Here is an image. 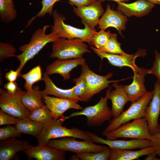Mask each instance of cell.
<instances>
[{"label": "cell", "instance_id": "24", "mask_svg": "<svg viewBox=\"0 0 160 160\" xmlns=\"http://www.w3.org/2000/svg\"><path fill=\"white\" fill-rule=\"evenodd\" d=\"M111 149L108 160H133L156 152L155 149L151 146L138 151Z\"/></svg>", "mask_w": 160, "mask_h": 160}, {"label": "cell", "instance_id": "7", "mask_svg": "<svg viewBox=\"0 0 160 160\" xmlns=\"http://www.w3.org/2000/svg\"><path fill=\"white\" fill-rule=\"evenodd\" d=\"M108 91L104 97H101L99 101L94 105L87 107L82 110L73 112L65 116V120L70 118L84 115L87 118V125L90 127L102 126L106 121H110L112 117L111 110L107 105Z\"/></svg>", "mask_w": 160, "mask_h": 160}, {"label": "cell", "instance_id": "15", "mask_svg": "<svg viewBox=\"0 0 160 160\" xmlns=\"http://www.w3.org/2000/svg\"><path fill=\"white\" fill-rule=\"evenodd\" d=\"M101 0H97L89 5L74 8L73 11L91 29L98 25L100 17L105 12Z\"/></svg>", "mask_w": 160, "mask_h": 160}, {"label": "cell", "instance_id": "21", "mask_svg": "<svg viewBox=\"0 0 160 160\" xmlns=\"http://www.w3.org/2000/svg\"><path fill=\"white\" fill-rule=\"evenodd\" d=\"M117 9L127 17L135 16L140 17L148 15L155 7V4L145 0H137L135 2L127 3L118 2Z\"/></svg>", "mask_w": 160, "mask_h": 160}, {"label": "cell", "instance_id": "23", "mask_svg": "<svg viewBox=\"0 0 160 160\" xmlns=\"http://www.w3.org/2000/svg\"><path fill=\"white\" fill-rule=\"evenodd\" d=\"M43 80L45 83V87L44 90L41 91L42 96L51 95L58 97L72 99L80 101L79 98L74 93L75 85L69 89L60 88L56 86L50 78L49 76L45 72L43 74Z\"/></svg>", "mask_w": 160, "mask_h": 160}, {"label": "cell", "instance_id": "44", "mask_svg": "<svg viewBox=\"0 0 160 160\" xmlns=\"http://www.w3.org/2000/svg\"><path fill=\"white\" fill-rule=\"evenodd\" d=\"M151 3L154 4H155L160 5V0H145Z\"/></svg>", "mask_w": 160, "mask_h": 160}, {"label": "cell", "instance_id": "33", "mask_svg": "<svg viewBox=\"0 0 160 160\" xmlns=\"http://www.w3.org/2000/svg\"><path fill=\"white\" fill-rule=\"evenodd\" d=\"M60 0H42L41 3L42 8L39 12L35 16L33 17L28 22L26 27L29 26L36 18L44 16L46 14L50 15L53 14V8L55 3Z\"/></svg>", "mask_w": 160, "mask_h": 160}, {"label": "cell", "instance_id": "45", "mask_svg": "<svg viewBox=\"0 0 160 160\" xmlns=\"http://www.w3.org/2000/svg\"><path fill=\"white\" fill-rule=\"evenodd\" d=\"M102 1H104L105 0H101ZM111 0L115 1L116 2H128L129 1V0Z\"/></svg>", "mask_w": 160, "mask_h": 160}, {"label": "cell", "instance_id": "43", "mask_svg": "<svg viewBox=\"0 0 160 160\" xmlns=\"http://www.w3.org/2000/svg\"><path fill=\"white\" fill-rule=\"evenodd\" d=\"M156 156L157 155L156 152L151 153L147 155L145 160H158Z\"/></svg>", "mask_w": 160, "mask_h": 160}, {"label": "cell", "instance_id": "18", "mask_svg": "<svg viewBox=\"0 0 160 160\" xmlns=\"http://www.w3.org/2000/svg\"><path fill=\"white\" fill-rule=\"evenodd\" d=\"M24 153L29 159L37 160H64L66 151L54 148L47 145L33 146L25 151Z\"/></svg>", "mask_w": 160, "mask_h": 160}, {"label": "cell", "instance_id": "47", "mask_svg": "<svg viewBox=\"0 0 160 160\" xmlns=\"http://www.w3.org/2000/svg\"><path fill=\"white\" fill-rule=\"evenodd\" d=\"M9 1H12V0H8Z\"/></svg>", "mask_w": 160, "mask_h": 160}, {"label": "cell", "instance_id": "30", "mask_svg": "<svg viewBox=\"0 0 160 160\" xmlns=\"http://www.w3.org/2000/svg\"><path fill=\"white\" fill-rule=\"evenodd\" d=\"M20 76L25 81L24 87L26 90H31L33 89V85L34 83L43 80L41 66L37 65L27 73L21 74Z\"/></svg>", "mask_w": 160, "mask_h": 160}, {"label": "cell", "instance_id": "38", "mask_svg": "<svg viewBox=\"0 0 160 160\" xmlns=\"http://www.w3.org/2000/svg\"><path fill=\"white\" fill-rule=\"evenodd\" d=\"M20 119L0 111V125L16 124Z\"/></svg>", "mask_w": 160, "mask_h": 160}, {"label": "cell", "instance_id": "11", "mask_svg": "<svg viewBox=\"0 0 160 160\" xmlns=\"http://www.w3.org/2000/svg\"><path fill=\"white\" fill-rule=\"evenodd\" d=\"M90 48L102 60L104 58L107 59L108 63L112 65L119 67H128L131 68L133 72L136 71L139 73L146 75L148 74V69L138 67L135 62L137 57H144L146 55V51L145 49H139L133 55L126 53L122 55L104 52L91 46Z\"/></svg>", "mask_w": 160, "mask_h": 160}, {"label": "cell", "instance_id": "13", "mask_svg": "<svg viewBox=\"0 0 160 160\" xmlns=\"http://www.w3.org/2000/svg\"><path fill=\"white\" fill-rule=\"evenodd\" d=\"M154 87L153 94L146 108L144 117L151 135L158 132L159 125L158 121L160 115V84L157 81Z\"/></svg>", "mask_w": 160, "mask_h": 160}, {"label": "cell", "instance_id": "8", "mask_svg": "<svg viewBox=\"0 0 160 160\" xmlns=\"http://www.w3.org/2000/svg\"><path fill=\"white\" fill-rule=\"evenodd\" d=\"M81 74L86 84V91L81 98V101L88 102L95 95L100 92L109 86L112 82H118L121 80H110L113 73H108L105 76L97 74L92 71L87 64L81 65Z\"/></svg>", "mask_w": 160, "mask_h": 160}, {"label": "cell", "instance_id": "27", "mask_svg": "<svg viewBox=\"0 0 160 160\" xmlns=\"http://www.w3.org/2000/svg\"><path fill=\"white\" fill-rule=\"evenodd\" d=\"M17 16L13 1L0 0V18L1 21L7 23L12 21Z\"/></svg>", "mask_w": 160, "mask_h": 160}, {"label": "cell", "instance_id": "40", "mask_svg": "<svg viewBox=\"0 0 160 160\" xmlns=\"http://www.w3.org/2000/svg\"><path fill=\"white\" fill-rule=\"evenodd\" d=\"M20 76L19 71L17 69L16 71L10 70L6 73L5 76V79L8 82L15 81L17 78Z\"/></svg>", "mask_w": 160, "mask_h": 160}, {"label": "cell", "instance_id": "6", "mask_svg": "<svg viewBox=\"0 0 160 160\" xmlns=\"http://www.w3.org/2000/svg\"><path fill=\"white\" fill-rule=\"evenodd\" d=\"M153 90L147 92L137 100L131 103L126 111H123L117 117L113 118L109 121V124L102 133L108 132L132 120L144 117L146 108L153 97Z\"/></svg>", "mask_w": 160, "mask_h": 160}, {"label": "cell", "instance_id": "9", "mask_svg": "<svg viewBox=\"0 0 160 160\" xmlns=\"http://www.w3.org/2000/svg\"><path fill=\"white\" fill-rule=\"evenodd\" d=\"M25 92L19 88L14 94L0 88V107L1 110L16 118H28L30 111L23 104L22 96Z\"/></svg>", "mask_w": 160, "mask_h": 160}, {"label": "cell", "instance_id": "19", "mask_svg": "<svg viewBox=\"0 0 160 160\" xmlns=\"http://www.w3.org/2000/svg\"><path fill=\"white\" fill-rule=\"evenodd\" d=\"M33 146L25 140L12 138L0 141V160H11L17 153L25 151Z\"/></svg>", "mask_w": 160, "mask_h": 160}, {"label": "cell", "instance_id": "42", "mask_svg": "<svg viewBox=\"0 0 160 160\" xmlns=\"http://www.w3.org/2000/svg\"><path fill=\"white\" fill-rule=\"evenodd\" d=\"M4 87L8 92L12 94H15L19 88L15 81L8 82L4 84Z\"/></svg>", "mask_w": 160, "mask_h": 160}, {"label": "cell", "instance_id": "26", "mask_svg": "<svg viewBox=\"0 0 160 160\" xmlns=\"http://www.w3.org/2000/svg\"><path fill=\"white\" fill-rule=\"evenodd\" d=\"M44 125V124L27 118L20 119L14 126L20 133L29 135L36 138L41 132Z\"/></svg>", "mask_w": 160, "mask_h": 160}, {"label": "cell", "instance_id": "14", "mask_svg": "<svg viewBox=\"0 0 160 160\" xmlns=\"http://www.w3.org/2000/svg\"><path fill=\"white\" fill-rule=\"evenodd\" d=\"M94 143L105 144L112 149L120 150H132L136 148H143L151 146L150 140L146 139H133L126 140H108L104 139L94 133L89 132Z\"/></svg>", "mask_w": 160, "mask_h": 160}, {"label": "cell", "instance_id": "46", "mask_svg": "<svg viewBox=\"0 0 160 160\" xmlns=\"http://www.w3.org/2000/svg\"><path fill=\"white\" fill-rule=\"evenodd\" d=\"M157 132H160V124H159Z\"/></svg>", "mask_w": 160, "mask_h": 160}, {"label": "cell", "instance_id": "36", "mask_svg": "<svg viewBox=\"0 0 160 160\" xmlns=\"http://www.w3.org/2000/svg\"><path fill=\"white\" fill-rule=\"evenodd\" d=\"M16 49L11 44L0 42V61L2 62L5 58L16 57Z\"/></svg>", "mask_w": 160, "mask_h": 160}, {"label": "cell", "instance_id": "20", "mask_svg": "<svg viewBox=\"0 0 160 160\" xmlns=\"http://www.w3.org/2000/svg\"><path fill=\"white\" fill-rule=\"evenodd\" d=\"M112 87L115 89L111 91V87L108 90V99L112 102L111 111L113 118L118 117L123 111L124 107L129 101L128 97L123 88V85L118 82H113Z\"/></svg>", "mask_w": 160, "mask_h": 160}, {"label": "cell", "instance_id": "5", "mask_svg": "<svg viewBox=\"0 0 160 160\" xmlns=\"http://www.w3.org/2000/svg\"><path fill=\"white\" fill-rule=\"evenodd\" d=\"M102 134L108 140L121 137L151 140L152 136L145 117L124 124L113 130Z\"/></svg>", "mask_w": 160, "mask_h": 160}, {"label": "cell", "instance_id": "16", "mask_svg": "<svg viewBox=\"0 0 160 160\" xmlns=\"http://www.w3.org/2000/svg\"><path fill=\"white\" fill-rule=\"evenodd\" d=\"M128 20L127 17L118 10H114L108 4L105 12L100 18L98 23V28L105 30L110 27L116 28L119 34L121 35V31L126 28V24Z\"/></svg>", "mask_w": 160, "mask_h": 160}, {"label": "cell", "instance_id": "32", "mask_svg": "<svg viewBox=\"0 0 160 160\" xmlns=\"http://www.w3.org/2000/svg\"><path fill=\"white\" fill-rule=\"evenodd\" d=\"M121 44L117 40V34L112 33L107 44L102 49L99 50L109 53L125 55L126 53L121 49Z\"/></svg>", "mask_w": 160, "mask_h": 160}, {"label": "cell", "instance_id": "37", "mask_svg": "<svg viewBox=\"0 0 160 160\" xmlns=\"http://www.w3.org/2000/svg\"><path fill=\"white\" fill-rule=\"evenodd\" d=\"M155 59L152 66L148 69V74L154 75L160 84V53L155 51Z\"/></svg>", "mask_w": 160, "mask_h": 160}, {"label": "cell", "instance_id": "34", "mask_svg": "<svg viewBox=\"0 0 160 160\" xmlns=\"http://www.w3.org/2000/svg\"><path fill=\"white\" fill-rule=\"evenodd\" d=\"M21 133L16 129L15 126L10 125L0 128V140H2L12 138L20 137Z\"/></svg>", "mask_w": 160, "mask_h": 160}, {"label": "cell", "instance_id": "22", "mask_svg": "<svg viewBox=\"0 0 160 160\" xmlns=\"http://www.w3.org/2000/svg\"><path fill=\"white\" fill-rule=\"evenodd\" d=\"M134 72L133 80L129 85L123 86V88L127 94L129 101L133 103L144 95L147 92L145 85V74Z\"/></svg>", "mask_w": 160, "mask_h": 160}, {"label": "cell", "instance_id": "29", "mask_svg": "<svg viewBox=\"0 0 160 160\" xmlns=\"http://www.w3.org/2000/svg\"><path fill=\"white\" fill-rule=\"evenodd\" d=\"M111 149L99 152H88L76 153L72 156L70 160H108Z\"/></svg>", "mask_w": 160, "mask_h": 160}, {"label": "cell", "instance_id": "41", "mask_svg": "<svg viewBox=\"0 0 160 160\" xmlns=\"http://www.w3.org/2000/svg\"><path fill=\"white\" fill-rule=\"evenodd\" d=\"M70 3L76 6L77 7H80L90 5L97 0H68Z\"/></svg>", "mask_w": 160, "mask_h": 160}, {"label": "cell", "instance_id": "31", "mask_svg": "<svg viewBox=\"0 0 160 160\" xmlns=\"http://www.w3.org/2000/svg\"><path fill=\"white\" fill-rule=\"evenodd\" d=\"M112 34L109 31L106 32L101 30L99 32L97 31L92 37L91 44L97 49H102L107 44Z\"/></svg>", "mask_w": 160, "mask_h": 160}, {"label": "cell", "instance_id": "4", "mask_svg": "<svg viewBox=\"0 0 160 160\" xmlns=\"http://www.w3.org/2000/svg\"><path fill=\"white\" fill-rule=\"evenodd\" d=\"M84 42L78 38H59L53 42L52 51L49 57L60 60L82 58L84 54L91 52Z\"/></svg>", "mask_w": 160, "mask_h": 160}, {"label": "cell", "instance_id": "17", "mask_svg": "<svg viewBox=\"0 0 160 160\" xmlns=\"http://www.w3.org/2000/svg\"><path fill=\"white\" fill-rule=\"evenodd\" d=\"M85 63L83 57L65 60L58 59L47 66L45 73L49 76L59 74L62 76L63 80H67L70 78V72L73 69Z\"/></svg>", "mask_w": 160, "mask_h": 160}, {"label": "cell", "instance_id": "10", "mask_svg": "<svg viewBox=\"0 0 160 160\" xmlns=\"http://www.w3.org/2000/svg\"><path fill=\"white\" fill-rule=\"evenodd\" d=\"M47 145L55 149L69 151L76 153L88 152H99L108 148L107 146L98 145L92 141L76 140L75 138L66 137L49 140Z\"/></svg>", "mask_w": 160, "mask_h": 160}, {"label": "cell", "instance_id": "35", "mask_svg": "<svg viewBox=\"0 0 160 160\" xmlns=\"http://www.w3.org/2000/svg\"><path fill=\"white\" fill-rule=\"evenodd\" d=\"M73 81L75 84L74 94L81 101V98L84 94L86 89L85 80L83 75L81 74L79 77L74 79Z\"/></svg>", "mask_w": 160, "mask_h": 160}, {"label": "cell", "instance_id": "2", "mask_svg": "<svg viewBox=\"0 0 160 160\" xmlns=\"http://www.w3.org/2000/svg\"><path fill=\"white\" fill-rule=\"evenodd\" d=\"M50 27L49 25H45L36 30L32 35L29 42L19 47V50L22 53L16 57L20 62L17 69L20 76L22 68L29 60L33 59L47 44L53 42L59 38L53 32L49 34H46L47 29Z\"/></svg>", "mask_w": 160, "mask_h": 160}, {"label": "cell", "instance_id": "3", "mask_svg": "<svg viewBox=\"0 0 160 160\" xmlns=\"http://www.w3.org/2000/svg\"><path fill=\"white\" fill-rule=\"evenodd\" d=\"M54 24L52 26V31L57 34L59 38L67 39H80L91 45V40L93 35L97 31L91 28L84 21L81 20L84 28H76L65 23V18L56 10L53 13Z\"/></svg>", "mask_w": 160, "mask_h": 160}, {"label": "cell", "instance_id": "48", "mask_svg": "<svg viewBox=\"0 0 160 160\" xmlns=\"http://www.w3.org/2000/svg\"><path fill=\"white\" fill-rule=\"evenodd\" d=\"M158 160H160V159H158Z\"/></svg>", "mask_w": 160, "mask_h": 160}, {"label": "cell", "instance_id": "12", "mask_svg": "<svg viewBox=\"0 0 160 160\" xmlns=\"http://www.w3.org/2000/svg\"><path fill=\"white\" fill-rule=\"evenodd\" d=\"M43 100L51 111L54 119H57L63 116L67 110L71 109L80 110L82 107L78 104L79 100L70 98L42 96Z\"/></svg>", "mask_w": 160, "mask_h": 160}, {"label": "cell", "instance_id": "1", "mask_svg": "<svg viewBox=\"0 0 160 160\" xmlns=\"http://www.w3.org/2000/svg\"><path fill=\"white\" fill-rule=\"evenodd\" d=\"M65 120L63 116L57 119H53L49 123L44 124L41 132L36 138L38 145H47L50 140L66 137L93 142L89 132L80 130L76 127L70 129L63 126V123Z\"/></svg>", "mask_w": 160, "mask_h": 160}, {"label": "cell", "instance_id": "25", "mask_svg": "<svg viewBox=\"0 0 160 160\" xmlns=\"http://www.w3.org/2000/svg\"><path fill=\"white\" fill-rule=\"evenodd\" d=\"M42 97L39 87L36 86L32 89L26 91L22 96V100L24 106L31 112L44 105Z\"/></svg>", "mask_w": 160, "mask_h": 160}, {"label": "cell", "instance_id": "39", "mask_svg": "<svg viewBox=\"0 0 160 160\" xmlns=\"http://www.w3.org/2000/svg\"><path fill=\"white\" fill-rule=\"evenodd\" d=\"M151 146L154 148L157 156L160 157V132L152 135Z\"/></svg>", "mask_w": 160, "mask_h": 160}, {"label": "cell", "instance_id": "28", "mask_svg": "<svg viewBox=\"0 0 160 160\" xmlns=\"http://www.w3.org/2000/svg\"><path fill=\"white\" fill-rule=\"evenodd\" d=\"M28 118L34 121L44 124L49 123L54 119L51 111L45 104L31 111Z\"/></svg>", "mask_w": 160, "mask_h": 160}]
</instances>
